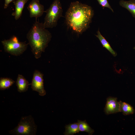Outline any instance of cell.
Masks as SVG:
<instances>
[{"mask_svg": "<svg viewBox=\"0 0 135 135\" xmlns=\"http://www.w3.org/2000/svg\"><path fill=\"white\" fill-rule=\"evenodd\" d=\"M94 15L91 6L76 1L71 3L65 18L69 26L78 33L82 34L89 28Z\"/></svg>", "mask_w": 135, "mask_h": 135, "instance_id": "1", "label": "cell"}, {"mask_svg": "<svg viewBox=\"0 0 135 135\" xmlns=\"http://www.w3.org/2000/svg\"><path fill=\"white\" fill-rule=\"evenodd\" d=\"M26 35L31 50L36 59L40 58L51 40V33L45 28L43 23L36 20Z\"/></svg>", "mask_w": 135, "mask_h": 135, "instance_id": "2", "label": "cell"}, {"mask_svg": "<svg viewBox=\"0 0 135 135\" xmlns=\"http://www.w3.org/2000/svg\"><path fill=\"white\" fill-rule=\"evenodd\" d=\"M37 126L31 115L22 116L18 125L9 130V134L14 135H36Z\"/></svg>", "mask_w": 135, "mask_h": 135, "instance_id": "3", "label": "cell"}, {"mask_svg": "<svg viewBox=\"0 0 135 135\" xmlns=\"http://www.w3.org/2000/svg\"><path fill=\"white\" fill-rule=\"evenodd\" d=\"M63 10L60 0H54L46 11V14L43 24L46 28H52L57 25L62 16Z\"/></svg>", "mask_w": 135, "mask_h": 135, "instance_id": "4", "label": "cell"}, {"mask_svg": "<svg viewBox=\"0 0 135 135\" xmlns=\"http://www.w3.org/2000/svg\"><path fill=\"white\" fill-rule=\"evenodd\" d=\"M5 52L15 56H19L27 49L28 44L26 42H20L18 38L14 36L8 40L1 42Z\"/></svg>", "mask_w": 135, "mask_h": 135, "instance_id": "5", "label": "cell"}, {"mask_svg": "<svg viewBox=\"0 0 135 135\" xmlns=\"http://www.w3.org/2000/svg\"><path fill=\"white\" fill-rule=\"evenodd\" d=\"M44 74L39 71L35 70L33 74L31 88L33 91L38 92L39 95L42 96L46 94L44 85Z\"/></svg>", "mask_w": 135, "mask_h": 135, "instance_id": "6", "label": "cell"}, {"mask_svg": "<svg viewBox=\"0 0 135 135\" xmlns=\"http://www.w3.org/2000/svg\"><path fill=\"white\" fill-rule=\"evenodd\" d=\"M27 8L31 18H37L41 16L44 12V6L37 0H32Z\"/></svg>", "mask_w": 135, "mask_h": 135, "instance_id": "7", "label": "cell"}, {"mask_svg": "<svg viewBox=\"0 0 135 135\" xmlns=\"http://www.w3.org/2000/svg\"><path fill=\"white\" fill-rule=\"evenodd\" d=\"M104 112L107 114L120 112V103L116 98L109 97L107 99Z\"/></svg>", "mask_w": 135, "mask_h": 135, "instance_id": "8", "label": "cell"}, {"mask_svg": "<svg viewBox=\"0 0 135 135\" xmlns=\"http://www.w3.org/2000/svg\"><path fill=\"white\" fill-rule=\"evenodd\" d=\"M28 0H16L12 2L15 6L14 12L12 15L14 16L16 20L19 19L22 16V12L25 4Z\"/></svg>", "mask_w": 135, "mask_h": 135, "instance_id": "9", "label": "cell"}, {"mask_svg": "<svg viewBox=\"0 0 135 135\" xmlns=\"http://www.w3.org/2000/svg\"><path fill=\"white\" fill-rule=\"evenodd\" d=\"M16 84L18 91L19 92H23L28 90V86L31 84L22 75L18 74L16 81Z\"/></svg>", "mask_w": 135, "mask_h": 135, "instance_id": "10", "label": "cell"}, {"mask_svg": "<svg viewBox=\"0 0 135 135\" xmlns=\"http://www.w3.org/2000/svg\"><path fill=\"white\" fill-rule=\"evenodd\" d=\"M119 4L120 6L128 10L135 18V0H120Z\"/></svg>", "mask_w": 135, "mask_h": 135, "instance_id": "11", "label": "cell"}, {"mask_svg": "<svg viewBox=\"0 0 135 135\" xmlns=\"http://www.w3.org/2000/svg\"><path fill=\"white\" fill-rule=\"evenodd\" d=\"M97 33V34L96 36L99 39L103 47L108 50L114 56H116V53L112 48L108 42L101 34L99 29Z\"/></svg>", "mask_w": 135, "mask_h": 135, "instance_id": "12", "label": "cell"}, {"mask_svg": "<svg viewBox=\"0 0 135 135\" xmlns=\"http://www.w3.org/2000/svg\"><path fill=\"white\" fill-rule=\"evenodd\" d=\"M120 112L123 113L125 115L132 114L134 113L135 110L133 107L128 104L124 102L120 101Z\"/></svg>", "mask_w": 135, "mask_h": 135, "instance_id": "13", "label": "cell"}, {"mask_svg": "<svg viewBox=\"0 0 135 135\" xmlns=\"http://www.w3.org/2000/svg\"><path fill=\"white\" fill-rule=\"evenodd\" d=\"M65 131L64 133L65 135H73L78 133L80 130L77 122L66 125L65 126Z\"/></svg>", "mask_w": 135, "mask_h": 135, "instance_id": "14", "label": "cell"}, {"mask_svg": "<svg viewBox=\"0 0 135 135\" xmlns=\"http://www.w3.org/2000/svg\"><path fill=\"white\" fill-rule=\"evenodd\" d=\"M77 123L80 132H86L90 135H92L94 133V130L90 127L86 120L83 121L78 120Z\"/></svg>", "mask_w": 135, "mask_h": 135, "instance_id": "15", "label": "cell"}, {"mask_svg": "<svg viewBox=\"0 0 135 135\" xmlns=\"http://www.w3.org/2000/svg\"><path fill=\"white\" fill-rule=\"evenodd\" d=\"M15 82L10 78L1 77L0 78V90H4L8 88L14 84Z\"/></svg>", "mask_w": 135, "mask_h": 135, "instance_id": "16", "label": "cell"}, {"mask_svg": "<svg viewBox=\"0 0 135 135\" xmlns=\"http://www.w3.org/2000/svg\"><path fill=\"white\" fill-rule=\"evenodd\" d=\"M99 4L103 7L107 8L110 9L112 12H114V10L109 4L108 0H97Z\"/></svg>", "mask_w": 135, "mask_h": 135, "instance_id": "17", "label": "cell"}, {"mask_svg": "<svg viewBox=\"0 0 135 135\" xmlns=\"http://www.w3.org/2000/svg\"><path fill=\"white\" fill-rule=\"evenodd\" d=\"M14 0H4V9H6L8 6L9 4Z\"/></svg>", "mask_w": 135, "mask_h": 135, "instance_id": "18", "label": "cell"}, {"mask_svg": "<svg viewBox=\"0 0 135 135\" xmlns=\"http://www.w3.org/2000/svg\"><path fill=\"white\" fill-rule=\"evenodd\" d=\"M134 49H135V46L134 47Z\"/></svg>", "mask_w": 135, "mask_h": 135, "instance_id": "19", "label": "cell"}, {"mask_svg": "<svg viewBox=\"0 0 135 135\" xmlns=\"http://www.w3.org/2000/svg\"></svg>", "mask_w": 135, "mask_h": 135, "instance_id": "20", "label": "cell"}]
</instances>
